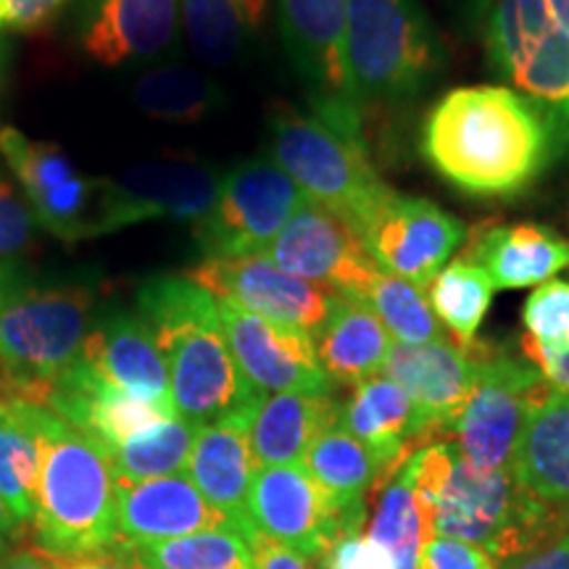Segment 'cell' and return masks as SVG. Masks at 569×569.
I'll return each instance as SVG.
<instances>
[{
	"label": "cell",
	"instance_id": "1",
	"mask_svg": "<svg viewBox=\"0 0 569 569\" xmlns=\"http://www.w3.org/2000/svg\"><path fill=\"white\" fill-rule=\"evenodd\" d=\"M557 127L522 92L475 84L446 92L427 113L422 153L451 188L475 198L525 193L549 167Z\"/></svg>",
	"mask_w": 569,
	"mask_h": 569
},
{
	"label": "cell",
	"instance_id": "2",
	"mask_svg": "<svg viewBox=\"0 0 569 569\" xmlns=\"http://www.w3.org/2000/svg\"><path fill=\"white\" fill-rule=\"evenodd\" d=\"M427 536L480 546L511 561L569 532V509L540 501L511 469H478L440 440L403 461Z\"/></svg>",
	"mask_w": 569,
	"mask_h": 569
},
{
	"label": "cell",
	"instance_id": "3",
	"mask_svg": "<svg viewBox=\"0 0 569 569\" xmlns=\"http://www.w3.org/2000/svg\"><path fill=\"white\" fill-rule=\"evenodd\" d=\"M138 315L151 325L167 359L177 415L201 427L256 415L264 393L240 372L217 298L188 277H153L140 288Z\"/></svg>",
	"mask_w": 569,
	"mask_h": 569
},
{
	"label": "cell",
	"instance_id": "4",
	"mask_svg": "<svg viewBox=\"0 0 569 569\" xmlns=\"http://www.w3.org/2000/svg\"><path fill=\"white\" fill-rule=\"evenodd\" d=\"M92 325L88 284H38L17 261H0V403L46 409L53 388L80 365Z\"/></svg>",
	"mask_w": 569,
	"mask_h": 569
},
{
	"label": "cell",
	"instance_id": "5",
	"mask_svg": "<svg viewBox=\"0 0 569 569\" xmlns=\"http://www.w3.org/2000/svg\"><path fill=\"white\" fill-rule=\"evenodd\" d=\"M32 549L53 559L103 557L119 540L117 478L101 443L42 409Z\"/></svg>",
	"mask_w": 569,
	"mask_h": 569
},
{
	"label": "cell",
	"instance_id": "6",
	"mask_svg": "<svg viewBox=\"0 0 569 569\" xmlns=\"http://www.w3.org/2000/svg\"><path fill=\"white\" fill-rule=\"evenodd\" d=\"M446 53L419 0H348L346 67L356 103H401L443 69Z\"/></svg>",
	"mask_w": 569,
	"mask_h": 569
},
{
	"label": "cell",
	"instance_id": "7",
	"mask_svg": "<svg viewBox=\"0 0 569 569\" xmlns=\"http://www.w3.org/2000/svg\"><path fill=\"white\" fill-rule=\"evenodd\" d=\"M269 153L306 198L340 213L356 232L393 193L369 161L361 134L317 113L277 106L269 117Z\"/></svg>",
	"mask_w": 569,
	"mask_h": 569
},
{
	"label": "cell",
	"instance_id": "8",
	"mask_svg": "<svg viewBox=\"0 0 569 569\" xmlns=\"http://www.w3.org/2000/svg\"><path fill=\"white\" fill-rule=\"evenodd\" d=\"M486 51L490 67L569 140V32L549 0H493L486 11Z\"/></svg>",
	"mask_w": 569,
	"mask_h": 569
},
{
	"label": "cell",
	"instance_id": "9",
	"mask_svg": "<svg viewBox=\"0 0 569 569\" xmlns=\"http://www.w3.org/2000/svg\"><path fill=\"white\" fill-rule=\"evenodd\" d=\"M222 177L196 159L146 161L117 177H98L84 240L151 219L196 224L217 203Z\"/></svg>",
	"mask_w": 569,
	"mask_h": 569
},
{
	"label": "cell",
	"instance_id": "10",
	"mask_svg": "<svg viewBox=\"0 0 569 569\" xmlns=\"http://www.w3.org/2000/svg\"><path fill=\"white\" fill-rule=\"evenodd\" d=\"M303 198L272 159L243 161L222 177L217 203L193 224V238L206 259L267 253Z\"/></svg>",
	"mask_w": 569,
	"mask_h": 569
},
{
	"label": "cell",
	"instance_id": "11",
	"mask_svg": "<svg viewBox=\"0 0 569 569\" xmlns=\"http://www.w3.org/2000/svg\"><path fill=\"white\" fill-rule=\"evenodd\" d=\"M549 390L553 388L530 361L480 348L478 380L453 425L461 457L478 469H511L522 427Z\"/></svg>",
	"mask_w": 569,
	"mask_h": 569
},
{
	"label": "cell",
	"instance_id": "12",
	"mask_svg": "<svg viewBox=\"0 0 569 569\" xmlns=\"http://www.w3.org/2000/svg\"><path fill=\"white\" fill-rule=\"evenodd\" d=\"M280 30L290 61L315 98V113L340 130L361 134V106L356 103L346 67L348 0H277Z\"/></svg>",
	"mask_w": 569,
	"mask_h": 569
},
{
	"label": "cell",
	"instance_id": "13",
	"mask_svg": "<svg viewBox=\"0 0 569 569\" xmlns=\"http://www.w3.org/2000/svg\"><path fill=\"white\" fill-rule=\"evenodd\" d=\"M465 224L427 198L390 193L359 227L367 253L382 272L427 290L465 240Z\"/></svg>",
	"mask_w": 569,
	"mask_h": 569
},
{
	"label": "cell",
	"instance_id": "14",
	"mask_svg": "<svg viewBox=\"0 0 569 569\" xmlns=\"http://www.w3.org/2000/svg\"><path fill=\"white\" fill-rule=\"evenodd\" d=\"M184 277L213 298H227L269 322L309 332L311 338L338 301V293L284 272L264 253L243 259H203Z\"/></svg>",
	"mask_w": 569,
	"mask_h": 569
},
{
	"label": "cell",
	"instance_id": "15",
	"mask_svg": "<svg viewBox=\"0 0 569 569\" xmlns=\"http://www.w3.org/2000/svg\"><path fill=\"white\" fill-rule=\"evenodd\" d=\"M264 256L284 272L353 301L380 269L359 232L340 213L311 198H303Z\"/></svg>",
	"mask_w": 569,
	"mask_h": 569
},
{
	"label": "cell",
	"instance_id": "16",
	"mask_svg": "<svg viewBox=\"0 0 569 569\" xmlns=\"http://www.w3.org/2000/svg\"><path fill=\"white\" fill-rule=\"evenodd\" d=\"M219 322L240 372L261 393H332L309 332L290 330L217 298Z\"/></svg>",
	"mask_w": 569,
	"mask_h": 569
},
{
	"label": "cell",
	"instance_id": "17",
	"mask_svg": "<svg viewBox=\"0 0 569 569\" xmlns=\"http://www.w3.org/2000/svg\"><path fill=\"white\" fill-rule=\"evenodd\" d=\"M0 156L17 174L42 230L67 243L84 240L98 177L77 172L74 161L56 142L32 140L17 127L0 130Z\"/></svg>",
	"mask_w": 569,
	"mask_h": 569
},
{
	"label": "cell",
	"instance_id": "18",
	"mask_svg": "<svg viewBox=\"0 0 569 569\" xmlns=\"http://www.w3.org/2000/svg\"><path fill=\"white\" fill-rule=\"evenodd\" d=\"M253 528L303 559H322L343 532H356L301 465L259 467L251 486Z\"/></svg>",
	"mask_w": 569,
	"mask_h": 569
},
{
	"label": "cell",
	"instance_id": "19",
	"mask_svg": "<svg viewBox=\"0 0 569 569\" xmlns=\"http://www.w3.org/2000/svg\"><path fill=\"white\" fill-rule=\"evenodd\" d=\"M478 361V346L465 351L457 343H448L446 338L419 346L393 340L380 375L407 390L432 443H438V436L453 432V425L472 396Z\"/></svg>",
	"mask_w": 569,
	"mask_h": 569
},
{
	"label": "cell",
	"instance_id": "20",
	"mask_svg": "<svg viewBox=\"0 0 569 569\" xmlns=\"http://www.w3.org/2000/svg\"><path fill=\"white\" fill-rule=\"evenodd\" d=\"M82 361L101 380L138 401L174 411L169 369L151 325L132 311L96 317L82 346Z\"/></svg>",
	"mask_w": 569,
	"mask_h": 569
},
{
	"label": "cell",
	"instance_id": "21",
	"mask_svg": "<svg viewBox=\"0 0 569 569\" xmlns=\"http://www.w3.org/2000/svg\"><path fill=\"white\" fill-rule=\"evenodd\" d=\"M180 21V0H90L80 46L103 67L153 61L174 46Z\"/></svg>",
	"mask_w": 569,
	"mask_h": 569
},
{
	"label": "cell",
	"instance_id": "22",
	"mask_svg": "<svg viewBox=\"0 0 569 569\" xmlns=\"http://www.w3.org/2000/svg\"><path fill=\"white\" fill-rule=\"evenodd\" d=\"M232 530L188 475L117 482V532L130 543H159L196 532Z\"/></svg>",
	"mask_w": 569,
	"mask_h": 569
},
{
	"label": "cell",
	"instance_id": "23",
	"mask_svg": "<svg viewBox=\"0 0 569 569\" xmlns=\"http://www.w3.org/2000/svg\"><path fill=\"white\" fill-rule=\"evenodd\" d=\"M253 417H232L224 422L203 425L198 432L188 472L206 501L222 515L234 532L251 540V486L256 459L251 451Z\"/></svg>",
	"mask_w": 569,
	"mask_h": 569
},
{
	"label": "cell",
	"instance_id": "24",
	"mask_svg": "<svg viewBox=\"0 0 569 569\" xmlns=\"http://www.w3.org/2000/svg\"><path fill=\"white\" fill-rule=\"evenodd\" d=\"M338 425L361 440L382 461L386 472H393L417 451L432 446L430 432L407 390L386 375L353 388L351 398L340 403Z\"/></svg>",
	"mask_w": 569,
	"mask_h": 569
},
{
	"label": "cell",
	"instance_id": "25",
	"mask_svg": "<svg viewBox=\"0 0 569 569\" xmlns=\"http://www.w3.org/2000/svg\"><path fill=\"white\" fill-rule=\"evenodd\" d=\"M467 259L490 277L496 290L538 288L569 267V240L532 222L490 227Z\"/></svg>",
	"mask_w": 569,
	"mask_h": 569
},
{
	"label": "cell",
	"instance_id": "26",
	"mask_svg": "<svg viewBox=\"0 0 569 569\" xmlns=\"http://www.w3.org/2000/svg\"><path fill=\"white\" fill-rule=\"evenodd\" d=\"M340 403L332 393L264 396L251 422L256 467L301 465L315 440L338 425Z\"/></svg>",
	"mask_w": 569,
	"mask_h": 569
},
{
	"label": "cell",
	"instance_id": "27",
	"mask_svg": "<svg viewBox=\"0 0 569 569\" xmlns=\"http://www.w3.org/2000/svg\"><path fill=\"white\" fill-rule=\"evenodd\" d=\"M515 478L540 501L569 509V393L549 390L519 436Z\"/></svg>",
	"mask_w": 569,
	"mask_h": 569
},
{
	"label": "cell",
	"instance_id": "28",
	"mask_svg": "<svg viewBox=\"0 0 569 569\" xmlns=\"http://www.w3.org/2000/svg\"><path fill=\"white\" fill-rule=\"evenodd\" d=\"M317 359L332 386H361L386 367L390 332L361 301L338 296L327 322L315 332Z\"/></svg>",
	"mask_w": 569,
	"mask_h": 569
},
{
	"label": "cell",
	"instance_id": "29",
	"mask_svg": "<svg viewBox=\"0 0 569 569\" xmlns=\"http://www.w3.org/2000/svg\"><path fill=\"white\" fill-rule=\"evenodd\" d=\"M301 467L353 530L365 528L367 493L386 472V467L361 440H356L340 425H332L309 446Z\"/></svg>",
	"mask_w": 569,
	"mask_h": 569
},
{
	"label": "cell",
	"instance_id": "30",
	"mask_svg": "<svg viewBox=\"0 0 569 569\" xmlns=\"http://www.w3.org/2000/svg\"><path fill=\"white\" fill-rule=\"evenodd\" d=\"M42 407L3 403L0 411V498L19 525H30L38 507Z\"/></svg>",
	"mask_w": 569,
	"mask_h": 569
},
{
	"label": "cell",
	"instance_id": "31",
	"mask_svg": "<svg viewBox=\"0 0 569 569\" xmlns=\"http://www.w3.org/2000/svg\"><path fill=\"white\" fill-rule=\"evenodd\" d=\"M180 6L193 53L209 67H227L259 34L269 0H180Z\"/></svg>",
	"mask_w": 569,
	"mask_h": 569
},
{
	"label": "cell",
	"instance_id": "32",
	"mask_svg": "<svg viewBox=\"0 0 569 569\" xmlns=\"http://www.w3.org/2000/svg\"><path fill=\"white\" fill-rule=\"evenodd\" d=\"M106 557L127 559L132 569H253L251 546L234 530L196 532L159 543L119 538Z\"/></svg>",
	"mask_w": 569,
	"mask_h": 569
},
{
	"label": "cell",
	"instance_id": "33",
	"mask_svg": "<svg viewBox=\"0 0 569 569\" xmlns=\"http://www.w3.org/2000/svg\"><path fill=\"white\" fill-rule=\"evenodd\" d=\"M375 503L367 522V538L390 553L396 569H422V549L430 540L425 530L422 511L411 490L403 465L380 475L372 488Z\"/></svg>",
	"mask_w": 569,
	"mask_h": 569
},
{
	"label": "cell",
	"instance_id": "34",
	"mask_svg": "<svg viewBox=\"0 0 569 569\" xmlns=\"http://www.w3.org/2000/svg\"><path fill=\"white\" fill-rule=\"evenodd\" d=\"M132 101L146 117L169 124H196L227 106L222 84L190 67H161L142 74Z\"/></svg>",
	"mask_w": 569,
	"mask_h": 569
},
{
	"label": "cell",
	"instance_id": "35",
	"mask_svg": "<svg viewBox=\"0 0 569 569\" xmlns=\"http://www.w3.org/2000/svg\"><path fill=\"white\" fill-rule=\"evenodd\" d=\"M198 432H201V425L180 415L148 427L109 451L113 478L117 482H142L188 475Z\"/></svg>",
	"mask_w": 569,
	"mask_h": 569
},
{
	"label": "cell",
	"instance_id": "36",
	"mask_svg": "<svg viewBox=\"0 0 569 569\" xmlns=\"http://www.w3.org/2000/svg\"><path fill=\"white\" fill-rule=\"evenodd\" d=\"M496 284L469 259H457L440 269L436 280L427 284V301L432 315L451 330L453 343L465 351L478 346V332L486 319Z\"/></svg>",
	"mask_w": 569,
	"mask_h": 569
},
{
	"label": "cell",
	"instance_id": "37",
	"mask_svg": "<svg viewBox=\"0 0 569 569\" xmlns=\"http://www.w3.org/2000/svg\"><path fill=\"white\" fill-rule=\"evenodd\" d=\"M356 301L372 309L375 317L386 325L390 338L398 343L419 346L443 340V330H440L438 317L432 315L425 290L409 280L377 269Z\"/></svg>",
	"mask_w": 569,
	"mask_h": 569
},
{
	"label": "cell",
	"instance_id": "38",
	"mask_svg": "<svg viewBox=\"0 0 569 569\" xmlns=\"http://www.w3.org/2000/svg\"><path fill=\"white\" fill-rule=\"evenodd\" d=\"M525 336L538 343L569 346V282L549 280L522 306Z\"/></svg>",
	"mask_w": 569,
	"mask_h": 569
},
{
	"label": "cell",
	"instance_id": "39",
	"mask_svg": "<svg viewBox=\"0 0 569 569\" xmlns=\"http://www.w3.org/2000/svg\"><path fill=\"white\" fill-rule=\"evenodd\" d=\"M34 213L11 184L0 182V261H13L34 240Z\"/></svg>",
	"mask_w": 569,
	"mask_h": 569
},
{
	"label": "cell",
	"instance_id": "40",
	"mask_svg": "<svg viewBox=\"0 0 569 569\" xmlns=\"http://www.w3.org/2000/svg\"><path fill=\"white\" fill-rule=\"evenodd\" d=\"M322 569H396L386 549L372 543L365 530L343 532L319 559Z\"/></svg>",
	"mask_w": 569,
	"mask_h": 569
},
{
	"label": "cell",
	"instance_id": "41",
	"mask_svg": "<svg viewBox=\"0 0 569 569\" xmlns=\"http://www.w3.org/2000/svg\"><path fill=\"white\" fill-rule=\"evenodd\" d=\"M422 569H498V561L480 546L432 536L422 549Z\"/></svg>",
	"mask_w": 569,
	"mask_h": 569
},
{
	"label": "cell",
	"instance_id": "42",
	"mask_svg": "<svg viewBox=\"0 0 569 569\" xmlns=\"http://www.w3.org/2000/svg\"><path fill=\"white\" fill-rule=\"evenodd\" d=\"M69 0H3L0 32H30L48 24Z\"/></svg>",
	"mask_w": 569,
	"mask_h": 569
},
{
	"label": "cell",
	"instance_id": "43",
	"mask_svg": "<svg viewBox=\"0 0 569 569\" xmlns=\"http://www.w3.org/2000/svg\"><path fill=\"white\" fill-rule=\"evenodd\" d=\"M522 351L528 356L530 365L543 375V380L549 382L553 390L569 393V346L538 343V340H530L525 336Z\"/></svg>",
	"mask_w": 569,
	"mask_h": 569
},
{
	"label": "cell",
	"instance_id": "44",
	"mask_svg": "<svg viewBox=\"0 0 569 569\" xmlns=\"http://www.w3.org/2000/svg\"><path fill=\"white\" fill-rule=\"evenodd\" d=\"M248 546H251L253 569H315L303 557L284 549V546H280L272 538H267L264 532L259 530L253 532Z\"/></svg>",
	"mask_w": 569,
	"mask_h": 569
},
{
	"label": "cell",
	"instance_id": "45",
	"mask_svg": "<svg viewBox=\"0 0 569 569\" xmlns=\"http://www.w3.org/2000/svg\"><path fill=\"white\" fill-rule=\"evenodd\" d=\"M507 569H569V532L507 561Z\"/></svg>",
	"mask_w": 569,
	"mask_h": 569
},
{
	"label": "cell",
	"instance_id": "46",
	"mask_svg": "<svg viewBox=\"0 0 569 569\" xmlns=\"http://www.w3.org/2000/svg\"><path fill=\"white\" fill-rule=\"evenodd\" d=\"M46 557V553H42ZM51 559L53 569H132V567H124V561L113 559V557H77V559Z\"/></svg>",
	"mask_w": 569,
	"mask_h": 569
},
{
	"label": "cell",
	"instance_id": "47",
	"mask_svg": "<svg viewBox=\"0 0 569 569\" xmlns=\"http://www.w3.org/2000/svg\"><path fill=\"white\" fill-rule=\"evenodd\" d=\"M0 569H53V565L38 551H17L0 561Z\"/></svg>",
	"mask_w": 569,
	"mask_h": 569
},
{
	"label": "cell",
	"instance_id": "48",
	"mask_svg": "<svg viewBox=\"0 0 569 569\" xmlns=\"http://www.w3.org/2000/svg\"><path fill=\"white\" fill-rule=\"evenodd\" d=\"M17 519H13V515L9 511V507H6V501L0 498V551L6 549V540H9L13 532H17Z\"/></svg>",
	"mask_w": 569,
	"mask_h": 569
},
{
	"label": "cell",
	"instance_id": "49",
	"mask_svg": "<svg viewBox=\"0 0 569 569\" xmlns=\"http://www.w3.org/2000/svg\"><path fill=\"white\" fill-rule=\"evenodd\" d=\"M549 6L559 24L569 32V0H549Z\"/></svg>",
	"mask_w": 569,
	"mask_h": 569
},
{
	"label": "cell",
	"instance_id": "50",
	"mask_svg": "<svg viewBox=\"0 0 569 569\" xmlns=\"http://www.w3.org/2000/svg\"><path fill=\"white\" fill-rule=\"evenodd\" d=\"M9 61H11V51H9V42L0 38V92H3L6 84V74H9Z\"/></svg>",
	"mask_w": 569,
	"mask_h": 569
},
{
	"label": "cell",
	"instance_id": "51",
	"mask_svg": "<svg viewBox=\"0 0 569 569\" xmlns=\"http://www.w3.org/2000/svg\"><path fill=\"white\" fill-rule=\"evenodd\" d=\"M467 3H469V6H472V9H475V11H478V13H482V17H486L488 6H490V3H493V0H467Z\"/></svg>",
	"mask_w": 569,
	"mask_h": 569
},
{
	"label": "cell",
	"instance_id": "52",
	"mask_svg": "<svg viewBox=\"0 0 569 569\" xmlns=\"http://www.w3.org/2000/svg\"><path fill=\"white\" fill-rule=\"evenodd\" d=\"M0 411H3V403H0Z\"/></svg>",
	"mask_w": 569,
	"mask_h": 569
},
{
	"label": "cell",
	"instance_id": "53",
	"mask_svg": "<svg viewBox=\"0 0 569 569\" xmlns=\"http://www.w3.org/2000/svg\"><path fill=\"white\" fill-rule=\"evenodd\" d=\"M0 3H3V0H0Z\"/></svg>",
	"mask_w": 569,
	"mask_h": 569
}]
</instances>
